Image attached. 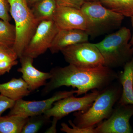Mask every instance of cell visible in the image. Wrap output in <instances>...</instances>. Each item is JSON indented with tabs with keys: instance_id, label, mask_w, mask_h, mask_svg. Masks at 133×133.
Masks as SVG:
<instances>
[{
	"instance_id": "3",
	"label": "cell",
	"mask_w": 133,
	"mask_h": 133,
	"mask_svg": "<svg viewBox=\"0 0 133 133\" xmlns=\"http://www.w3.org/2000/svg\"><path fill=\"white\" fill-rule=\"evenodd\" d=\"M131 35L129 29L122 27L95 44L104 58V66L111 69L118 68L124 66L132 59L133 49L129 42Z\"/></svg>"
},
{
	"instance_id": "29",
	"label": "cell",
	"mask_w": 133,
	"mask_h": 133,
	"mask_svg": "<svg viewBox=\"0 0 133 133\" xmlns=\"http://www.w3.org/2000/svg\"><path fill=\"white\" fill-rule=\"evenodd\" d=\"M39 1L40 0H26V1L30 6H33L34 4H35L36 3Z\"/></svg>"
},
{
	"instance_id": "14",
	"label": "cell",
	"mask_w": 133,
	"mask_h": 133,
	"mask_svg": "<svg viewBox=\"0 0 133 133\" xmlns=\"http://www.w3.org/2000/svg\"><path fill=\"white\" fill-rule=\"evenodd\" d=\"M118 78L122 89L118 103L133 105V56L124 65V70L118 76Z\"/></svg>"
},
{
	"instance_id": "20",
	"label": "cell",
	"mask_w": 133,
	"mask_h": 133,
	"mask_svg": "<svg viewBox=\"0 0 133 133\" xmlns=\"http://www.w3.org/2000/svg\"><path fill=\"white\" fill-rule=\"evenodd\" d=\"M50 119L44 114L29 117L21 133L37 132L44 124L50 121Z\"/></svg>"
},
{
	"instance_id": "16",
	"label": "cell",
	"mask_w": 133,
	"mask_h": 133,
	"mask_svg": "<svg viewBox=\"0 0 133 133\" xmlns=\"http://www.w3.org/2000/svg\"><path fill=\"white\" fill-rule=\"evenodd\" d=\"M57 7L55 0H40L33 5L31 10L35 19L40 22L53 20Z\"/></svg>"
},
{
	"instance_id": "28",
	"label": "cell",
	"mask_w": 133,
	"mask_h": 133,
	"mask_svg": "<svg viewBox=\"0 0 133 133\" xmlns=\"http://www.w3.org/2000/svg\"><path fill=\"white\" fill-rule=\"evenodd\" d=\"M130 18H131V25H132V35H131V40H130L129 42H130V44L132 45L133 49V16L130 17Z\"/></svg>"
},
{
	"instance_id": "21",
	"label": "cell",
	"mask_w": 133,
	"mask_h": 133,
	"mask_svg": "<svg viewBox=\"0 0 133 133\" xmlns=\"http://www.w3.org/2000/svg\"><path fill=\"white\" fill-rule=\"evenodd\" d=\"M69 122L72 128L70 127L66 123L63 122L61 124V131L66 133H95V127L81 128L76 126L71 120H69Z\"/></svg>"
},
{
	"instance_id": "18",
	"label": "cell",
	"mask_w": 133,
	"mask_h": 133,
	"mask_svg": "<svg viewBox=\"0 0 133 133\" xmlns=\"http://www.w3.org/2000/svg\"><path fill=\"white\" fill-rule=\"evenodd\" d=\"M103 6L124 17L133 16V0H100Z\"/></svg>"
},
{
	"instance_id": "15",
	"label": "cell",
	"mask_w": 133,
	"mask_h": 133,
	"mask_svg": "<svg viewBox=\"0 0 133 133\" xmlns=\"http://www.w3.org/2000/svg\"><path fill=\"white\" fill-rule=\"evenodd\" d=\"M31 92L23 78H13L7 83L0 84V93L16 101L29 95Z\"/></svg>"
},
{
	"instance_id": "22",
	"label": "cell",
	"mask_w": 133,
	"mask_h": 133,
	"mask_svg": "<svg viewBox=\"0 0 133 133\" xmlns=\"http://www.w3.org/2000/svg\"><path fill=\"white\" fill-rule=\"evenodd\" d=\"M17 58L16 53L12 48L4 47L0 50V62L15 61Z\"/></svg>"
},
{
	"instance_id": "6",
	"label": "cell",
	"mask_w": 133,
	"mask_h": 133,
	"mask_svg": "<svg viewBox=\"0 0 133 133\" xmlns=\"http://www.w3.org/2000/svg\"><path fill=\"white\" fill-rule=\"evenodd\" d=\"M60 52L69 64L87 69L104 65V58L95 44L88 42L77 44Z\"/></svg>"
},
{
	"instance_id": "1",
	"label": "cell",
	"mask_w": 133,
	"mask_h": 133,
	"mask_svg": "<svg viewBox=\"0 0 133 133\" xmlns=\"http://www.w3.org/2000/svg\"><path fill=\"white\" fill-rule=\"evenodd\" d=\"M50 72L51 78L43 89V95L65 86L77 88L79 96L90 91L102 90L118 78L116 72L104 65L87 69L69 64L55 67Z\"/></svg>"
},
{
	"instance_id": "13",
	"label": "cell",
	"mask_w": 133,
	"mask_h": 133,
	"mask_svg": "<svg viewBox=\"0 0 133 133\" xmlns=\"http://www.w3.org/2000/svg\"><path fill=\"white\" fill-rule=\"evenodd\" d=\"M89 36L79 29L59 30L49 49L52 54L57 53L71 45L88 42Z\"/></svg>"
},
{
	"instance_id": "30",
	"label": "cell",
	"mask_w": 133,
	"mask_h": 133,
	"mask_svg": "<svg viewBox=\"0 0 133 133\" xmlns=\"http://www.w3.org/2000/svg\"><path fill=\"white\" fill-rule=\"evenodd\" d=\"M100 0H84V2H91L100 1Z\"/></svg>"
},
{
	"instance_id": "25",
	"label": "cell",
	"mask_w": 133,
	"mask_h": 133,
	"mask_svg": "<svg viewBox=\"0 0 133 133\" xmlns=\"http://www.w3.org/2000/svg\"><path fill=\"white\" fill-rule=\"evenodd\" d=\"M15 102V101L0 94V117L6 110L14 106Z\"/></svg>"
},
{
	"instance_id": "11",
	"label": "cell",
	"mask_w": 133,
	"mask_h": 133,
	"mask_svg": "<svg viewBox=\"0 0 133 133\" xmlns=\"http://www.w3.org/2000/svg\"><path fill=\"white\" fill-rule=\"evenodd\" d=\"M53 20L59 30H86L85 16L81 9L76 8L57 7Z\"/></svg>"
},
{
	"instance_id": "26",
	"label": "cell",
	"mask_w": 133,
	"mask_h": 133,
	"mask_svg": "<svg viewBox=\"0 0 133 133\" xmlns=\"http://www.w3.org/2000/svg\"><path fill=\"white\" fill-rule=\"evenodd\" d=\"M18 64L17 60L0 62V76L9 72L13 66Z\"/></svg>"
},
{
	"instance_id": "10",
	"label": "cell",
	"mask_w": 133,
	"mask_h": 133,
	"mask_svg": "<svg viewBox=\"0 0 133 133\" xmlns=\"http://www.w3.org/2000/svg\"><path fill=\"white\" fill-rule=\"evenodd\" d=\"M77 92V90L60 91L55 93L49 98L38 101H28L21 99L15 101L8 115H19L28 118L43 114L51 108L56 101L73 95Z\"/></svg>"
},
{
	"instance_id": "24",
	"label": "cell",
	"mask_w": 133,
	"mask_h": 133,
	"mask_svg": "<svg viewBox=\"0 0 133 133\" xmlns=\"http://www.w3.org/2000/svg\"><path fill=\"white\" fill-rule=\"evenodd\" d=\"M9 12L10 6L8 0H0V19L9 22Z\"/></svg>"
},
{
	"instance_id": "27",
	"label": "cell",
	"mask_w": 133,
	"mask_h": 133,
	"mask_svg": "<svg viewBox=\"0 0 133 133\" xmlns=\"http://www.w3.org/2000/svg\"><path fill=\"white\" fill-rule=\"evenodd\" d=\"M58 121V120L56 118L53 117V120H52V123H51V126L45 131V133H57V131L56 129V125Z\"/></svg>"
},
{
	"instance_id": "4",
	"label": "cell",
	"mask_w": 133,
	"mask_h": 133,
	"mask_svg": "<svg viewBox=\"0 0 133 133\" xmlns=\"http://www.w3.org/2000/svg\"><path fill=\"white\" fill-rule=\"evenodd\" d=\"M80 9L86 19L85 31L93 38L119 29L124 18L103 6L100 1L85 2Z\"/></svg>"
},
{
	"instance_id": "31",
	"label": "cell",
	"mask_w": 133,
	"mask_h": 133,
	"mask_svg": "<svg viewBox=\"0 0 133 133\" xmlns=\"http://www.w3.org/2000/svg\"><path fill=\"white\" fill-rule=\"evenodd\" d=\"M5 47V46H1V45H0V50H1V49H2V48H3V47Z\"/></svg>"
},
{
	"instance_id": "23",
	"label": "cell",
	"mask_w": 133,
	"mask_h": 133,
	"mask_svg": "<svg viewBox=\"0 0 133 133\" xmlns=\"http://www.w3.org/2000/svg\"><path fill=\"white\" fill-rule=\"evenodd\" d=\"M57 7H70L81 9L84 1V0H55Z\"/></svg>"
},
{
	"instance_id": "5",
	"label": "cell",
	"mask_w": 133,
	"mask_h": 133,
	"mask_svg": "<svg viewBox=\"0 0 133 133\" xmlns=\"http://www.w3.org/2000/svg\"><path fill=\"white\" fill-rule=\"evenodd\" d=\"M10 13L14 20L16 37L13 49L20 58L33 34L39 22L35 18L26 0H8Z\"/></svg>"
},
{
	"instance_id": "8",
	"label": "cell",
	"mask_w": 133,
	"mask_h": 133,
	"mask_svg": "<svg viewBox=\"0 0 133 133\" xmlns=\"http://www.w3.org/2000/svg\"><path fill=\"white\" fill-rule=\"evenodd\" d=\"M59 30L53 20L40 22L23 55L34 59L42 55L49 49Z\"/></svg>"
},
{
	"instance_id": "2",
	"label": "cell",
	"mask_w": 133,
	"mask_h": 133,
	"mask_svg": "<svg viewBox=\"0 0 133 133\" xmlns=\"http://www.w3.org/2000/svg\"><path fill=\"white\" fill-rule=\"evenodd\" d=\"M122 92L120 86L112 83L100 91L97 98L87 111L74 114L73 123L81 128L96 127L111 115L115 105L120 98Z\"/></svg>"
},
{
	"instance_id": "7",
	"label": "cell",
	"mask_w": 133,
	"mask_h": 133,
	"mask_svg": "<svg viewBox=\"0 0 133 133\" xmlns=\"http://www.w3.org/2000/svg\"><path fill=\"white\" fill-rule=\"evenodd\" d=\"M101 91L93 90L81 97L73 95L56 101L51 108L44 114L48 118L55 117L58 120L73 112H85L90 108L99 95Z\"/></svg>"
},
{
	"instance_id": "19",
	"label": "cell",
	"mask_w": 133,
	"mask_h": 133,
	"mask_svg": "<svg viewBox=\"0 0 133 133\" xmlns=\"http://www.w3.org/2000/svg\"><path fill=\"white\" fill-rule=\"evenodd\" d=\"M16 37L15 25L10 24L9 22L0 19V45L13 48Z\"/></svg>"
},
{
	"instance_id": "12",
	"label": "cell",
	"mask_w": 133,
	"mask_h": 133,
	"mask_svg": "<svg viewBox=\"0 0 133 133\" xmlns=\"http://www.w3.org/2000/svg\"><path fill=\"white\" fill-rule=\"evenodd\" d=\"M33 58L23 55L20 58L21 67L17 71L22 74V78L28 84L31 91L45 85L51 78L50 72H44L36 69L33 65Z\"/></svg>"
},
{
	"instance_id": "17",
	"label": "cell",
	"mask_w": 133,
	"mask_h": 133,
	"mask_svg": "<svg viewBox=\"0 0 133 133\" xmlns=\"http://www.w3.org/2000/svg\"><path fill=\"white\" fill-rule=\"evenodd\" d=\"M29 117L17 115L0 117V133H21Z\"/></svg>"
},
{
	"instance_id": "9",
	"label": "cell",
	"mask_w": 133,
	"mask_h": 133,
	"mask_svg": "<svg viewBox=\"0 0 133 133\" xmlns=\"http://www.w3.org/2000/svg\"><path fill=\"white\" fill-rule=\"evenodd\" d=\"M132 116L133 104L118 103L109 118L95 127V133H133L129 122Z\"/></svg>"
}]
</instances>
